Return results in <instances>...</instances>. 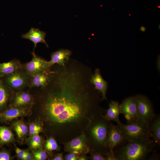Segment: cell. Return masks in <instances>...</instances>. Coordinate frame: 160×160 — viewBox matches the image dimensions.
<instances>
[{"label": "cell", "mask_w": 160, "mask_h": 160, "mask_svg": "<svg viewBox=\"0 0 160 160\" xmlns=\"http://www.w3.org/2000/svg\"><path fill=\"white\" fill-rule=\"evenodd\" d=\"M50 71L31 77L29 89L43 88L47 86L50 80Z\"/></svg>", "instance_id": "cell-18"}, {"label": "cell", "mask_w": 160, "mask_h": 160, "mask_svg": "<svg viewBox=\"0 0 160 160\" xmlns=\"http://www.w3.org/2000/svg\"><path fill=\"white\" fill-rule=\"evenodd\" d=\"M29 107H11L0 113V122H6L19 117L27 115L29 113Z\"/></svg>", "instance_id": "cell-10"}, {"label": "cell", "mask_w": 160, "mask_h": 160, "mask_svg": "<svg viewBox=\"0 0 160 160\" xmlns=\"http://www.w3.org/2000/svg\"><path fill=\"white\" fill-rule=\"evenodd\" d=\"M160 25H159V29H160Z\"/></svg>", "instance_id": "cell-36"}, {"label": "cell", "mask_w": 160, "mask_h": 160, "mask_svg": "<svg viewBox=\"0 0 160 160\" xmlns=\"http://www.w3.org/2000/svg\"><path fill=\"white\" fill-rule=\"evenodd\" d=\"M43 146L44 150L51 156H52L53 151H59L61 149V147L58 145L56 140L52 136H49L43 143Z\"/></svg>", "instance_id": "cell-23"}, {"label": "cell", "mask_w": 160, "mask_h": 160, "mask_svg": "<svg viewBox=\"0 0 160 160\" xmlns=\"http://www.w3.org/2000/svg\"><path fill=\"white\" fill-rule=\"evenodd\" d=\"M28 133L30 136L39 134L43 130V124L41 121L32 122L28 127Z\"/></svg>", "instance_id": "cell-25"}, {"label": "cell", "mask_w": 160, "mask_h": 160, "mask_svg": "<svg viewBox=\"0 0 160 160\" xmlns=\"http://www.w3.org/2000/svg\"><path fill=\"white\" fill-rule=\"evenodd\" d=\"M150 128L153 140L156 144L159 146L160 145V118L155 117L151 122Z\"/></svg>", "instance_id": "cell-22"}, {"label": "cell", "mask_w": 160, "mask_h": 160, "mask_svg": "<svg viewBox=\"0 0 160 160\" xmlns=\"http://www.w3.org/2000/svg\"><path fill=\"white\" fill-rule=\"evenodd\" d=\"M64 150L66 152H73L80 155L89 153L90 147L84 132L63 144Z\"/></svg>", "instance_id": "cell-8"}, {"label": "cell", "mask_w": 160, "mask_h": 160, "mask_svg": "<svg viewBox=\"0 0 160 160\" xmlns=\"http://www.w3.org/2000/svg\"><path fill=\"white\" fill-rule=\"evenodd\" d=\"M31 60L22 64V69L29 76L32 77L49 71L47 61L37 55L34 51L31 52Z\"/></svg>", "instance_id": "cell-7"}, {"label": "cell", "mask_w": 160, "mask_h": 160, "mask_svg": "<svg viewBox=\"0 0 160 160\" xmlns=\"http://www.w3.org/2000/svg\"><path fill=\"white\" fill-rule=\"evenodd\" d=\"M146 30V28L143 26H141L140 28V30L143 32H145Z\"/></svg>", "instance_id": "cell-35"}, {"label": "cell", "mask_w": 160, "mask_h": 160, "mask_svg": "<svg viewBox=\"0 0 160 160\" xmlns=\"http://www.w3.org/2000/svg\"><path fill=\"white\" fill-rule=\"evenodd\" d=\"M46 33L40 31L38 28H31L27 33L22 35V38L30 40L34 44V48H35L39 43L44 44L47 47L48 45L45 40Z\"/></svg>", "instance_id": "cell-15"}, {"label": "cell", "mask_w": 160, "mask_h": 160, "mask_svg": "<svg viewBox=\"0 0 160 160\" xmlns=\"http://www.w3.org/2000/svg\"><path fill=\"white\" fill-rule=\"evenodd\" d=\"M26 150L21 149L16 147L15 152L18 158L20 160H23Z\"/></svg>", "instance_id": "cell-30"}, {"label": "cell", "mask_w": 160, "mask_h": 160, "mask_svg": "<svg viewBox=\"0 0 160 160\" xmlns=\"http://www.w3.org/2000/svg\"><path fill=\"white\" fill-rule=\"evenodd\" d=\"M51 159V160H63V153H57L55 154Z\"/></svg>", "instance_id": "cell-32"}, {"label": "cell", "mask_w": 160, "mask_h": 160, "mask_svg": "<svg viewBox=\"0 0 160 160\" xmlns=\"http://www.w3.org/2000/svg\"><path fill=\"white\" fill-rule=\"evenodd\" d=\"M22 64L17 59L9 62L0 63V77L2 78L12 73L16 70L22 68Z\"/></svg>", "instance_id": "cell-17"}, {"label": "cell", "mask_w": 160, "mask_h": 160, "mask_svg": "<svg viewBox=\"0 0 160 160\" xmlns=\"http://www.w3.org/2000/svg\"><path fill=\"white\" fill-rule=\"evenodd\" d=\"M27 144L29 148L32 150H36L43 148V140L39 134L30 136L27 139Z\"/></svg>", "instance_id": "cell-24"}, {"label": "cell", "mask_w": 160, "mask_h": 160, "mask_svg": "<svg viewBox=\"0 0 160 160\" xmlns=\"http://www.w3.org/2000/svg\"><path fill=\"white\" fill-rule=\"evenodd\" d=\"M13 127L18 138L23 141L28 132V128L22 121L18 120L13 124Z\"/></svg>", "instance_id": "cell-21"}, {"label": "cell", "mask_w": 160, "mask_h": 160, "mask_svg": "<svg viewBox=\"0 0 160 160\" xmlns=\"http://www.w3.org/2000/svg\"><path fill=\"white\" fill-rule=\"evenodd\" d=\"M159 159V156L157 154H153L151 155L150 158L149 157L148 158V159L149 160H154L155 159Z\"/></svg>", "instance_id": "cell-34"}, {"label": "cell", "mask_w": 160, "mask_h": 160, "mask_svg": "<svg viewBox=\"0 0 160 160\" xmlns=\"http://www.w3.org/2000/svg\"><path fill=\"white\" fill-rule=\"evenodd\" d=\"M69 61L52 66L49 83L38 88L43 126L62 144L84 132L94 117L106 111L100 105L102 98L92 86L89 70Z\"/></svg>", "instance_id": "cell-1"}, {"label": "cell", "mask_w": 160, "mask_h": 160, "mask_svg": "<svg viewBox=\"0 0 160 160\" xmlns=\"http://www.w3.org/2000/svg\"><path fill=\"white\" fill-rule=\"evenodd\" d=\"M34 160L33 154L32 152H30L28 150H26L25 154L23 160Z\"/></svg>", "instance_id": "cell-31"}, {"label": "cell", "mask_w": 160, "mask_h": 160, "mask_svg": "<svg viewBox=\"0 0 160 160\" xmlns=\"http://www.w3.org/2000/svg\"><path fill=\"white\" fill-rule=\"evenodd\" d=\"M125 141L122 132L118 126L112 124L110 127L107 140V147L110 151L114 153V149Z\"/></svg>", "instance_id": "cell-11"}, {"label": "cell", "mask_w": 160, "mask_h": 160, "mask_svg": "<svg viewBox=\"0 0 160 160\" xmlns=\"http://www.w3.org/2000/svg\"><path fill=\"white\" fill-rule=\"evenodd\" d=\"M1 78L9 87L16 92L28 88L31 77L27 75L20 68Z\"/></svg>", "instance_id": "cell-5"}, {"label": "cell", "mask_w": 160, "mask_h": 160, "mask_svg": "<svg viewBox=\"0 0 160 160\" xmlns=\"http://www.w3.org/2000/svg\"><path fill=\"white\" fill-rule=\"evenodd\" d=\"M135 96L138 120L150 123L156 117L152 104L144 96L138 95Z\"/></svg>", "instance_id": "cell-6"}, {"label": "cell", "mask_w": 160, "mask_h": 160, "mask_svg": "<svg viewBox=\"0 0 160 160\" xmlns=\"http://www.w3.org/2000/svg\"><path fill=\"white\" fill-rule=\"evenodd\" d=\"M151 139L137 141H125L116 147L113 153L119 160H143L148 157L156 147Z\"/></svg>", "instance_id": "cell-3"}, {"label": "cell", "mask_w": 160, "mask_h": 160, "mask_svg": "<svg viewBox=\"0 0 160 160\" xmlns=\"http://www.w3.org/2000/svg\"><path fill=\"white\" fill-rule=\"evenodd\" d=\"M14 135L9 127L0 125V147L15 141Z\"/></svg>", "instance_id": "cell-20"}, {"label": "cell", "mask_w": 160, "mask_h": 160, "mask_svg": "<svg viewBox=\"0 0 160 160\" xmlns=\"http://www.w3.org/2000/svg\"><path fill=\"white\" fill-rule=\"evenodd\" d=\"M90 81L92 84L94 85L95 89L101 93L102 100H106L107 84V82L102 77L99 69H96L94 74H92Z\"/></svg>", "instance_id": "cell-14"}, {"label": "cell", "mask_w": 160, "mask_h": 160, "mask_svg": "<svg viewBox=\"0 0 160 160\" xmlns=\"http://www.w3.org/2000/svg\"><path fill=\"white\" fill-rule=\"evenodd\" d=\"M13 92L0 77V111L6 108Z\"/></svg>", "instance_id": "cell-19"}, {"label": "cell", "mask_w": 160, "mask_h": 160, "mask_svg": "<svg viewBox=\"0 0 160 160\" xmlns=\"http://www.w3.org/2000/svg\"><path fill=\"white\" fill-rule=\"evenodd\" d=\"M71 54L68 49H61L52 53L51 55V59L47 61L49 67L51 68L55 64L63 66L68 61Z\"/></svg>", "instance_id": "cell-13"}, {"label": "cell", "mask_w": 160, "mask_h": 160, "mask_svg": "<svg viewBox=\"0 0 160 160\" xmlns=\"http://www.w3.org/2000/svg\"><path fill=\"white\" fill-rule=\"evenodd\" d=\"M101 115L94 117L84 132L90 148L99 152L107 158L114 154L107 145V137L112 124L104 119Z\"/></svg>", "instance_id": "cell-2"}, {"label": "cell", "mask_w": 160, "mask_h": 160, "mask_svg": "<svg viewBox=\"0 0 160 160\" xmlns=\"http://www.w3.org/2000/svg\"><path fill=\"white\" fill-rule=\"evenodd\" d=\"M89 159V157H88L87 154H83L79 156L78 160H87Z\"/></svg>", "instance_id": "cell-33"}, {"label": "cell", "mask_w": 160, "mask_h": 160, "mask_svg": "<svg viewBox=\"0 0 160 160\" xmlns=\"http://www.w3.org/2000/svg\"><path fill=\"white\" fill-rule=\"evenodd\" d=\"M79 154L73 152H68L65 155L64 158L65 160H77Z\"/></svg>", "instance_id": "cell-29"}, {"label": "cell", "mask_w": 160, "mask_h": 160, "mask_svg": "<svg viewBox=\"0 0 160 160\" xmlns=\"http://www.w3.org/2000/svg\"><path fill=\"white\" fill-rule=\"evenodd\" d=\"M34 160H45L48 158L47 153L43 148L36 150H32Z\"/></svg>", "instance_id": "cell-26"}, {"label": "cell", "mask_w": 160, "mask_h": 160, "mask_svg": "<svg viewBox=\"0 0 160 160\" xmlns=\"http://www.w3.org/2000/svg\"><path fill=\"white\" fill-rule=\"evenodd\" d=\"M12 159L10 152L8 150L5 149L0 151V160H11Z\"/></svg>", "instance_id": "cell-28"}, {"label": "cell", "mask_w": 160, "mask_h": 160, "mask_svg": "<svg viewBox=\"0 0 160 160\" xmlns=\"http://www.w3.org/2000/svg\"><path fill=\"white\" fill-rule=\"evenodd\" d=\"M120 112L124 115L128 123L138 121L136 96L124 100L120 105Z\"/></svg>", "instance_id": "cell-9"}, {"label": "cell", "mask_w": 160, "mask_h": 160, "mask_svg": "<svg viewBox=\"0 0 160 160\" xmlns=\"http://www.w3.org/2000/svg\"><path fill=\"white\" fill-rule=\"evenodd\" d=\"M89 159L91 160H107L106 157L102 153L90 148Z\"/></svg>", "instance_id": "cell-27"}, {"label": "cell", "mask_w": 160, "mask_h": 160, "mask_svg": "<svg viewBox=\"0 0 160 160\" xmlns=\"http://www.w3.org/2000/svg\"><path fill=\"white\" fill-rule=\"evenodd\" d=\"M34 103L33 98L30 93L24 90L16 92L12 98L11 106L15 107H27Z\"/></svg>", "instance_id": "cell-12"}, {"label": "cell", "mask_w": 160, "mask_h": 160, "mask_svg": "<svg viewBox=\"0 0 160 160\" xmlns=\"http://www.w3.org/2000/svg\"><path fill=\"white\" fill-rule=\"evenodd\" d=\"M120 113V105L118 102L112 100L109 103L108 108L102 116L108 121H113L118 124H120L121 123L119 118Z\"/></svg>", "instance_id": "cell-16"}, {"label": "cell", "mask_w": 160, "mask_h": 160, "mask_svg": "<svg viewBox=\"0 0 160 160\" xmlns=\"http://www.w3.org/2000/svg\"><path fill=\"white\" fill-rule=\"evenodd\" d=\"M117 125L121 130L125 141L135 142L143 140L152 137L150 123L138 120Z\"/></svg>", "instance_id": "cell-4"}]
</instances>
